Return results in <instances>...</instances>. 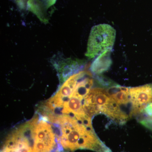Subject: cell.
<instances>
[{
    "label": "cell",
    "instance_id": "cell-1",
    "mask_svg": "<svg viewBox=\"0 0 152 152\" xmlns=\"http://www.w3.org/2000/svg\"><path fill=\"white\" fill-rule=\"evenodd\" d=\"M58 148L55 128L39 114L12 131L1 152H57Z\"/></svg>",
    "mask_w": 152,
    "mask_h": 152
},
{
    "label": "cell",
    "instance_id": "cell-2",
    "mask_svg": "<svg viewBox=\"0 0 152 152\" xmlns=\"http://www.w3.org/2000/svg\"><path fill=\"white\" fill-rule=\"evenodd\" d=\"M53 124L62 151L79 149L96 152H112L95 133L91 121H83L66 115L47 117Z\"/></svg>",
    "mask_w": 152,
    "mask_h": 152
},
{
    "label": "cell",
    "instance_id": "cell-3",
    "mask_svg": "<svg viewBox=\"0 0 152 152\" xmlns=\"http://www.w3.org/2000/svg\"><path fill=\"white\" fill-rule=\"evenodd\" d=\"M116 37V31L106 24L95 26L91 30L86 56L94 58L107 50H112Z\"/></svg>",
    "mask_w": 152,
    "mask_h": 152
},
{
    "label": "cell",
    "instance_id": "cell-4",
    "mask_svg": "<svg viewBox=\"0 0 152 152\" xmlns=\"http://www.w3.org/2000/svg\"><path fill=\"white\" fill-rule=\"evenodd\" d=\"M113 100L109 96L107 90L101 88L91 89L85 97L83 107L87 115L91 118L101 113L107 114Z\"/></svg>",
    "mask_w": 152,
    "mask_h": 152
},
{
    "label": "cell",
    "instance_id": "cell-5",
    "mask_svg": "<svg viewBox=\"0 0 152 152\" xmlns=\"http://www.w3.org/2000/svg\"><path fill=\"white\" fill-rule=\"evenodd\" d=\"M133 115L140 113L152 102V84L129 88Z\"/></svg>",
    "mask_w": 152,
    "mask_h": 152
},
{
    "label": "cell",
    "instance_id": "cell-6",
    "mask_svg": "<svg viewBox=\"0 0 152 152\" xmlns=\"http://www.w3.org/2000/svg\"><path fill=\"white\" fill-rule=\"evenodd\" d=\"M53 61H54V65L58 72L61 81L63 83L71 76L80 72L85 65L81 60L71 58L65 59L59 56L56 57Z\"/></svg>",
    "mask_w": 152,
    "mask_h": 152
},
{
    "label": "cell",
    "instance_id": "cell-7",
    "mask_svg": "<svg viewBox=\"0 0 152 152\" xmlns=\"http://www.w3.org/2000/svg\"><path fill=\"white\" fill-rule=\"evenodd\" d=\"M129 88L117 85L106 90L109 96L119 106L131 112L133 115L132 105L130 97Z\"/></svg>",
    "mask_w": 152,
    "mask_h": 152
},
{
    "label": "cell",
    "instance_id": "cell-8",
    "mask_svg": "<svg viewBox=\"0 0 152 152\" xmlns=\"http://www.w3.org/2000/svg\"><path fill=\"white\" fill-rule=\"evenodd\" d=\"M112 50L109 49L99 55L93 61L90 68L91 72L95 75H99L106 72L112 64L110 53Z\"/></svg>",
    "mask_w": 152,
    "mask_h": 152
},
{
    "label": "cell",
    "instance_id": "cell-9",
    "mask_svg": "<svg viewBox=\"0 0 152 152\" xmlns=\"http://www.w3.org/2000/svg\"><path fill=\"white\" fill-rule=\"evenodd\" d=\"M27 10L35 14L41 22L45 24L48 23V9L39 0H29L28 3Z\"/></svg>",
    "mask_w": 152,
    "mask_h": 152
},
{
    "label": "cell",
    "instance_id": "cell-10",
    "mask_svg": "<svg viewBox=\"0 0 152 152\" xmlns=\"http://www.w3.org/2000/svg\"><path fill=\"white\" fill-rule=\"evenodd\" d=\"M19 8L21 10H27L28 3L29 0H14Z\"/></svg>",
    "mask_w": 152,
    "mask_h": 152
},
{
    "label": "cell",
    "instance_id": "cell-11",
    "mask_svg": "<svg viewBox=\"0 0 152 152\" xmlns=\"http://www.w3.org/2000/svg\"><path fill=\"white\" fill-rule=\"evenodd\" d=\"M140 123L146 128L152 131V119L146 118L140 121Z\"/></svg>",
    "mask_w": 152,
    "mask_h": 152
},
{
    "label": "cell",
    "instance_id": "cell-12",
    "mask_svg": "<svg viewBox=\"0 0 152 152\" xmlns=\"http://www.w3.org/2000/svg\"><path fill=\"white\" fill-rule=\"evenodd\" d=\"M144 112L148 116V118L152 119V103L149 104L145 107Z\"/></svg>",
    "mask_w": 152,
    "mask_h": 152
},
{
    "label": "cell",
    "instance_id": "cell-13",
    "mask_svg": "<svg viewBox=\"0 0 152 152\" xmlns=\"http://www.w3.org/2000/svg\"><path fill=\"white\" fill-rule=\"evenodd\" d=\"M43 3L47 9L53 5L56 2L57 0H39Z\"/></svg>",
    "mask_w": 152,
    "mask_h": 152
}]
</instances>
